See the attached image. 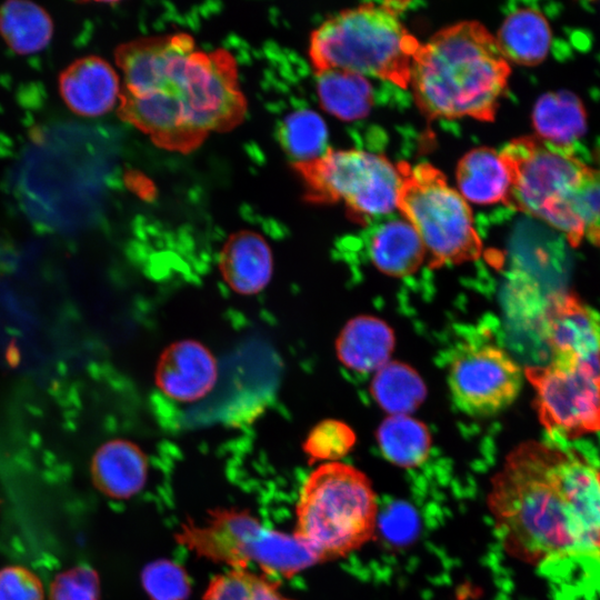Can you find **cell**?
<instances>
[{
    "label": "cell",
    "mask_w": 600,
    "mask_h": 600,
    "mask_svg": "<svg viewBox=\"0 0 600 600\" xmlns=\"http://www.w3.org/2000/svg\"><path fill=\"white\" fill-rule=\"evenodd\" d=\"M487 508L504 552L563 600L600 593V466L574 449L528 440L492 476Z\"/></svg>",
    "instance_id": "6da1fadb"
},
{
    "label": "cell",
    "mask_w": 600,
    "mask_h": 600,
    "mask_svg": "<svg viewBox=\"0 0 600 600\" xmlns=\"http://www.w3.org/2000/svg\"><path fill=\"white\" fill-rule=\"evenodd\" d=\"M116 61L123 76L120 117L164 149L191 151L246 113L231 56L198 50L188 34L124 43Z\"/></svg>",
    "instance_id": "7a4b0ae2"
},
{
    "label": "cell",
    "mask_w": 600,
    "mask_h": 600,
    "mask_svg": "<svg viewBox=\"0 0 600 600\" xmlns=\"http://www.w3.org/2000/svg\"><path fill=\"white\" fill-rule=\"evenodd\" d=\"M510 74L496 37L482 23L468 20L420 44L409 87L430 119L493 121Z\"/></svg>",
    "instance_id": "3957f363"
},
{
    "label": "cell",
    "mask_w": 600,
    "mask_h": 600,
    "mask_svg": "<svg viewBox=\"0 0 600 600\" xmlns=\"http://www.w3.org/2000/svg\"><path fill=\"white\" fill-rule=\"evenodd\" d=\"M406 2H368L344 9L313 30L309 56L316 72L341 70L408 89L421 42L399 14Z\"/></svg>",
    "instance_id": "277c9868"
},
{
    "label": "cell",
    "mask_w": 600,
    "mask_h": 600,
    "mask_svg": "<svg viewBox=\"0 0 600 600\" xmlns=\"http://www.w3.org/2000/svg\"><path fill=\"white\" fill-rule=\"evenodd\" d=\"M379 506L370 478L341 462H323L304 479L293 536L319 560L346 557L371 541Z\"/></svg>",
    "instance_id": "5b68a950"
},
{
    "label": "cell",
    "mask_w": 600,
    "mask_h": 600,
    "mask_svg": "<svg viewBox=\"0 0 600 600\" xmlns=\"http://www.w3.org/2000/svg\"><path fill=\"white\" fill-rule=\"evenodd\" d=\"M400 184L397 209L413 227L429 253L432 267L476 260L482 241L472 211L434 166L422 162L396 164Z\"/></svg>",
    "instance_id": "8992f818"
},
{
    "label": "cell",
    "mask_w": 600,
    "mask_h": 600,
    "mask_svg": "<svg viewBox=\"0 0 600 600\" xmlns=\"http://www.w3.org/2000/svg\"><path fill=\"white\" fill-rule=\"evenodd\" d=\"M178 541L199 557L232 569L254 566L264 576L292 577L320 562L293 534L264 527L248 511L217 509L203 526L186 524Z\"/></svg>",
    "instance_id": "52a82bcc"
},
{
    "label": "cell",
    "mask_w": 600,
    "mask_h": 600,
    "mask_svg": "<svg viewBox=\"0 0 600 600\" xmlns=\"http://www.w3.org/2000/svg\"><path fill=\"white\" fill-rule=\"evenodd\" d=\"M511 176L506 206L560 230L569 198L590 174L569 151L538 136L517 138L500 151Z\"/></svg>",
    "instance_id": "ba28073f"
},
{
    "label": "cell",
    "mask_w": 600,
    "mask_h": 600,
    "mask_svg": "<svg viewBox=\"0 0 600 600\" xmlns=\"http://www.w3.org/2000/svg\"><path fill=\"white\" fill-rule=\"evenodd\" d=\"M312 202L342 201L354 214L379 217L397 209L400 177L396 164L368 151L328 149L294 167Z\"/></svg>",
    "instance_id": "9c48e42d"
},
{
    "label": "cell",
    "mask_w": 600,
    "mask_h": 600,
    "mask_svg": "<svg viewBox=\"0 0 600 600\" xmlns=\"http://www.w3.org/2000/svg\"><path fill=\"white\" fill-rule=\"evenodd\" d=\"M523 372L534 389L539 421L549 433L574 440L600 431V356L552 357Z\"/></svg>",
    "instance_id": "30bf717a"
},
{
    "label": "cell",
    "mask_w": 600,
    "mask_h": 600,
    "mask_svg": "<svg viewBox=\"0 0 600 600\" xmlns=\"http://www.w3.org/2000/svg\"><path fill=\"white\" fill-rule=\"evenodd\" d=\"M447 381L451 399L461 412L484 418L501 412L516 400L522 371L501 347L472 340L454 349Z\"/></svg>",
    "instance_id": "8fae6325"
},
{
    "label": "cell",
    "mask_w": 600,
    "mask_h": 600,
    "mask_svg": "<svg viewBox=\"0 0 600 600\" xmlns=\"http://www.w3.org/2000/svg\"><path fill=\"white\" fill-rule=\"evenodd\" d=\"M218 366L212 352L201 342L183 339L160 354L154 380L167 397L180 402L197 401L216 384Z\"/></svg>",
    "instance_id": "7c38bea8"
},
{
    "label": "cell",
    "mask_w": 600,
    "mask_h": 600,
    "mask_svg": "<svg viewBox=\"0 0 600 600\" xmlns=\"http://www.w3.org/2000/svg\"><path fill=\"white\" fill-rule=\"evenodd\" d=\"M542 337L552 357L600 356L599 321L574 293L551 297L542 318Z\"/></svg>",
    "instance_id": "4fadbf2b"
},
{
    "label": "cell",
    "mask_w": 600,
    "mask_h": 600,
    "mask_svg": "<svg viewBox=\"0 0 600 600\" xmlns=\"http://www.w3.org/2000/svg\"><path fill=\"white\" fill-rule=\"evenodd\" d=\"M66 106L82 117H100L119 104L122 86L113 67L97 56L79 58L58 79Z\"/></svg>",
    "instance_id": "5bb4252c"
},
{
    "label": "cell",
    "mask_w": 600,
    "mask_h": 600,
    "mask_svg": "<svg viewBox=\"0 0 600 600\" xmlns=\"http://www.w3.org/2000/svg\"><path fill=\"white\" fill-rule=\"evenodd\" d=\"M223 281L236 293L252 296L261 292L273 273V256L266 239L250 230L232 233L219 256Z\"/></svg>",
    "instance_id": "9a60e30c"
},
{
    "label": "cell",
    "mask_w": 600,
    "mask_h": 600,
    "mask_svg": "<svg viewBox=\"0 0 600 600\" xmlns=\"http://www.w3.org/2000/svg\"><path fill=\"white\" fill-rule=\"evenodd\" d=\"M148 459L141 448L126 439H112L94 452L90 473L94 487L111 499H129L144 487Z\"/></svg>",
    "instance_id": "2e32d148"
},
{
    "label": "cell",
    "mask_w": 600,
    "mask_h": 600,
    "mask_svg": "<svg viewBox=\"0 0 600 600\" xmlns=\"http://www.w3.org/2000/svg\"><path fill=\"white\" fill-rule=\"evenodd\" d=\"M459 192L476 204L506 203L511 176L499 151L480 147L467 152L456 171Z\"/></svg>",
    "instance_id": "e0dca14e"
},
{
    "label": "cell",
    "mask_w": 600,
    "mask_h": 600,
    "mask_svg": "<svg viewBox=\"0 0 600 600\" xmlns=\"http://www.w3.org/2000/svg\"><path fill=\"white\" fill-rule=\"evenodd\" d=\"M424 246L406 219H393L379 224L369 240L373 264L392 277L412 274L426 257Z\"/></svg>",
    "instance_id": "ac0fdd59"
},
{
    "label": "cell",
    "mask_w": 600,
    "mask_h": 600,
    "mask_svg": "<svg viewBox=\"0 0 600 600\" xmlns=\"http://www.w3.org/2000/svg\"><path fill=\"white\" fill-rule=\"evenodd\" d=\"M496 39L509 63L536 66L548 56L552 36L542 12L520 8L504 19Z\"/></svg>",
    "instance_id": "d6986e66"
},
{
    "label": "cell",
    "mask_w": 600,
    "mask_h": 600,
    "mask_svg": "<svg viewBox=\"0 0 600 600\" xmlns=\"http://www.w3.org/2000/svg\"><path fill=\"white\" fill-rule=\"evenodd\" d=\"M392 348L390 328L371 317L349 321L337 340L340 361L350 369L364 372L386 366Z\"/></svg>",
    "instance_id": "ffe728a7"
},
{
    "label": "cell",
    "mask_w": 600,
    "mask_h": 600,
    "mask_svg": "<svg viewBox=\"0 0 600 600\" xmlns=\"http://www.w3.org/2000/svg\"><path fill=\"white\" fill-rule=\"evenodd\" d=\"M53 34L49 13L28 0H9L0 7V36L18 54H32L48 47Z\"/></svg>",
    "instance_id": "44dd1931"
},
{
    "label": "cell",
    "mask_w": 600,
    "mask_h": 600,
    "mask_svg": "<svg viewBox=\"0 0 600 600\" xmlns=\"http://www.w3.org/2000/svg\"><path fill=\"white\" fill-rule=\"evenodd\" d=\"M532 119L537 136L560 147H569L586 128L582 103L567 91L542 96L534 106Z\"/></svg>",
    "instance_id": "7402d4cb"
},
{
    "label": "cell",
    "mask_w": 600,
    "mask_h": 600,
    "mask_svg": "<svg viewBox=\"0 0 600 600\" xmlns=\"http://www.w3.org/2000/svg\"><path fill=\"white\" fill-rule=\"evenodd\" d=\"M317 92L321 107L343 120L367 116L373 101L366 77L341 70L317 72Z\"/></svg>",
    "instance_id": "603a6c76"
},
{
    "label": "cell",
    "mask_w": 600,
    "mask_h": 600,
    "mask_svg": "<svg viewBox=\"0 0 600 600\" xmlns=\"http://www.w3.org/2000/svg\"><path fill=\"white\" fill-rule=\"evenodd\" d=\"M377 441L382 456L401 468L421 466L431 448L427 427L407 414L384 419L377 431Z\"/></svg>",
    "instance_id": "cb8c5ba5"
},
{
    "label": "cell",
    "mask_w": 600,
    "mask_h": 600,
    "mask_svg": "<svg viewBox=\"0 0 600 600\" xmlns=\"http://www.w3.org/2000/svg\"><path fill=\"white\" fill-rule=\"evenodd\" d=\"M278 139L294 167L321 157L328 148V129L319 113L311 109L289 112L278 127Z\"/></svg>",
    "instance_id": "d4e9b609"
},
{
    "label": "cell",
    "mask_w": 600,
    "mask_h": 600,
    "mask_svg": "<svg viewBox=\"0 0 600 600\" xmlns=\"http://www.w3.org/2000/svg\"><path fill=\"white\" fill-rule=\"evenodd\" d=\"M600 218V170L592 169L582 184L569 198L560 231L573 247L594 236Z\"/></svg>",
    "instance_id": "484cf974"
},
{
    "label": "cell",
    "mask_w": 600,
    "mask_h": 600,
    "mask_svg": "<svg viewBox=\"0 0 600 600\" xmlns=\"http://www.w3.org/2000/svg\"><path fill=\"white\" fill-rule=\"evenodd\" d=\"M372 390L378 402L392 414H407L424 396L416 372L400 363H387L379 369Z\"/></svg>",
    "instance_id": "4316f807"
},
{
    "label": "cell",
    "mask_w": 600,
    "mask_h": 600,
    "mask_svg": "<svg viewBox=\"0 0 600 600\" xmlns=\"http://www.w3.org/2000/svg\"><path fill=\"white\" fill-rule=\"evenodd\" d=\"M203 600H293L279 583L247 569H231L209 582Z\"/></svg>",
    "instance_id": "83f0119b"
},
{
    "label": "cell",
    "mask_w": 600,
    "mask_h": 600,
    "mask_svg": "<svg viewBox=\"0 0 600 600\" xmlns=\"http://www.w3.org/2000/svg\"><path fill=\"white\" fill-rule=\"evenodd\" d=\"M356 443V434L346 423L329 419L314 426L302 449L311 461L332 462L343 458Z\"/></svg>",
    "instance_id": "f1b7e54d"
},
{
    "label": "cell",
    "mask_w": 600,
    "mask_h": 600,
    "mask_svg": "<svg viewBox=\"0 0 600 600\" xmlns=\"http://www.w3.org/2000/svg\"><path fill=\"white\" fill-rule=\"evenodd\" d=\"M142 583L152 600H184L190 590L184 570L167 560L146 567Z\"/></svg>",
    "instance_id": "f546056e"
},
{
    "label": "cell",
    "mask_w": 600,
    "mask_h": 600,
    "mask_svg": "<svg viewBox=\"0 0 600 600\" xmlns=\"http://www.w3.org/2000/svg\"><path fill=\"white\" fill-rule=\"evenodd\" d=\"M98 573L88 566H77L58 573L49 589V600H99Z\"/></svg>",
    "instance_id": "4dcf8cb0"
},
{
    "label": "cell",
    "mask_w": 600,
    "mask_h": 600,
    "mask_svg": "<svg viewBox=\"0 0 600 600\" xmlns=\"http://www.w3.org/2000/svg\"><path fill=\"white\" fill-rule=\"evenodd\" d=\"M40 579L21 566H9L0 570V600H43Z\"/></svg>",
    "instance_id": "1f68e13d"
}]
</instances>
